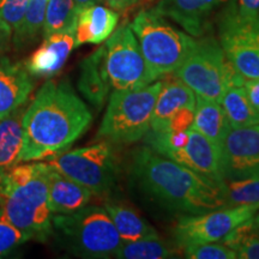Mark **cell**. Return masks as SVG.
I'll use <instances>...</instances> for the list:
<instances>
[{
  "instance_id": "obj_1",
  "label": "cell",
  "mask_w": 259,
  "mask_h": 259,
  "mask_svg": "<svg viewBox=\"0 0 259 259\" xmlns=\"http://www.w3.org/2000/svg\"><path fill=\"white\" fill-rule=\"evenodd\" d=\"M93 121V114L67 80H48L23 114L21 162L50 158L65 151Z\"/></svg>"
},
{
  "instance_id": "obj_2",
  "label": "cell",
  "mask_w": 259,
  "mask_h": 259,
  "mask_svg": "<svg viewBox=\"0 0 259 259\" xmlns=\"http://www.w3.org/2000/svg\"><path fill=\"white\" fill-rule=\"evenodd\" d=\"M130 174L145 196L180 216L225 208L221 187L148 145L132 154Z\"/></svg>"
},
{
  "instance_id": "obj_3",
  "label": "cell",
  "mask_w": 259,
  "mask_h": 259,
  "mask_svg": "<svg viewBox=\"0 0 259 259\" xmlns=\"http://www.w3.org/2000/svg\"><path fill=\"white\" fill-rule=\"evenodd\" d=\"M46 162L16 164L0 176L3 219L29 235L45 241L53 233V212L48 205Z\"/></svg>"
},
{
  "instance_id": "obj_4",
  "label": "cell",
  "mask_w": 259,
  "mask_h": 259,
  "mask_svg": "<svg viewBox=\"0 0 259 259\" xmlns=\"http://www.w3.org/2000/svg\"><path fill=\"white\" fill-rule=\"evenodd\" d=\"M53 233L61 246L82 258L114 257L124 241L103 206H84L52 218Z\"/></svg>"
},
{
  "instance_id": "obj_5",
  "label": "cell",
  "mask_w": 259,
  "mask_h": 259,
  "mask_svg": "<svg viewBox=\"0 0 259 259\" xmlns=\"http://www.w3.org/2000/svg\"><path fill=\"white\" fill-rule=\"evenodd\" d=\"M162 82L137 89L114 90L99 128L100 138L115 145L136 143L147 135Z\"/></svg>"
},
{
  "instance_id": "obj_6",
  "label": "cell",
  "mask_w": 259,
  "mask_h": 259,
  "mask_svg": "<svg viewBox=\"0 0 259 259\" xmlns=\"http://www.w3.org/2000/svg\"><path fill=\"white\" fill-rule=\"evenodd\" d=\"M130 27L137 37L145 61L157 78L176 72L196 44L192 36L178 30L154 10L138 12Z\"/></svg>"
},
{
  "instance_id": "obj_7",
  "label": "cell",
  "mask_w": 259,
  "mask_h": 259,
  "mask_svg": "<svg viewBox=\"0 0 259 259\" xmlns=\"http://www.w3.org/2000/svg\"><path fill=\"white\" fill-rule=\"evenodd\" d=\"M176 74L196 95L218 102L227 89L244 85L246 80L227 59L220 42L211 36L196 40L189 57Z\"/></svg>"
},
{
  "instance_id": "obj_8",
  "label": "cell",
  "mask_w": 259,
  "mask_h": 259,
  "mask_svg": "<svg viewBox=\"0 0 259 259\" xmlns=\"http://www.w3.org/2000/svg\"><path fill=\"white\" fill-rule=\"evenodd\" d=\"M46 163L94 194L108 193L115 186L119 177L118 158L113 144L107 141L63 151L50 157Z\"/></svg>"
},
{
  "instance_id": "obj_9",
  "label": "cell",
  "mask_w": 259,
  "mask_h": 259,
  "mask_svg": "<svg viewBox=\"0 0 259 259\" xmlns=\"http://www.w3.org/2000/svg\"><path fill=\"white\" fill-rule=\"evenodd\" d=\"M103 50V63L112 89H137L157 79L145 61L130 25H121L113 31Z\"/></svg>"
},
{
  "instance_id": "obj_10",
  "label": "cell",
  "mask_w": 259,
  "mask_h": 259,
  "mask_svg": "<svg viewBox=\"0 0 259 259\" xmlns=\"http://www.w3.org/2000/svg\"><path fill=\"white\" fill-rule=\"evenodd\" d=\"M259 210V204L225 206L198 215L180 216L173 235L176 246L181 251L184 246L203 242H218L251 220Z\"/></svg>"
},
{
  "instance_id": "obj_11",
  "label": "cell",
  "mask_w": 259,
  "mask_h": 259,
  "mask_svg": "<svg viewBox=\"0 0 259 259\" xmlns=\"http://www.w3.org/2000/svg\"><path fill=\"white\" fill-rule=\"evenodd\" d=\"M220 45L240 76L245 79L259 78V50L238 14L236 4L229 5L220 18Z\"/></svg>"
},
{
  "instance_id": "obj_12",
  "label": "cell",
  "mask_w": 259,
  "mask_h": 259,
  "mask_svg": "<svg viewBox=\"0 0 259 259\" xmlns=\"http://www.w3.org/2000/svg\"><path fill=\"white\" fill-rule=\"evenodd\" d=\"M220 149L223 181L259 177V124L231 128Z\"/></svg>"
},
{
  "instance_id": "obj_13",
  "label": "cell",
  "mask_w": 259,
  "mask_h": 259,
  "mask_svg": "<svg viewBox=\"0 0 259 259\" xmlns=\"http://www.w3.org/2000/svg\"><path fill=\"white\" fill-rule=\"evenodd\" d=\"M166 157L183 164L222 189L221 149L196 130H189V143L185 148L170 151Z\"/></svg>"
},
{
  "instance_id": "obj_14",
  "label": "cell",
  "mask_w": 259,
  "mask_h": 259,
  "mask_svg": "<svg viewBox=\"0 0 259 259\" xmlns=\"http://www.w3.org/2000/svg\"><path fill=\"white\" fill-rule=\"evenodd\" d=\"M225 2L227 0H160L153 10L176 22L191 36L202 37L211 12Z\"/></svg>"
},
{
  "instance_id": "obj_15",
  "label": "cell",
  "mask_w": 259,
  "mask_h": 259,
  "mask_svg": "<svg viewBox=\"0 0 259 259\" xmlns=\"http://www.w3.org/2000/svg\"><path fill=\"white\" fill-rule=\"evenodd\" d=\"M34 79L24 65L0 57V119L22 108L34 90Z\"/></svg>"
},
{
  "instance_id": "obj_16",
  "label": "cell",
  "mask_w": 259,
  "mask_h": 259,
  "mask_svg": "<svg viewBox=\"0 0 259 259\" xmlns=\"http://www.w3.org/2000/svg\"><path fill=\"white\" fill-rule=\"evenodd\" d=\"M74 48V34L61 32L45 37L44 44L25 61L32 77H51L63 69Z\"/></svg>"
},
{
  "instance_id": "obj_17",
  "label": "cell",
  "mask_w": 259,
  "mask_h": 259,
  "mask_svg": "<svg viewBox=\"0 0 259 259\" xmlns=\"http://www.w3.org/2000/svg\"><path fill=\"white\" fill-rule=\"evenodd\" d=\"M47 191L48 205L53 215L71 213L84 208L88 205L94 194L87 187L50 166L47 169Z\"/></svg>"
},
{
  "instance_id": "obj_18",
  "label": "cell",
  "mask_w": 259,
  "mask_h": 259,
  "mask_svg": "<svg viewBox=\"0 0 259 259\" xmlns=\"http://www.w3.org/2000/svg\"><path fill=\"white\" fill-rule=\"evenodd\" d=\"M118 21V12L102 5L96 4L79 10L74 30V47L106 41L115 30Z\"/></svg>"
},
{
  "instance_id": "obj_19",
  "label": "cell",
  "mask_w": 259,
  "mask_h": 259,
  "mask_svg": "<svg viewBox=\"0 0 259 259\" xmlns=\"http://www.w3.org/2000/svg\"><path fill=\"white\" fill-rule=\"evenodd\" d=\"M194 106H196V94L180 79H171L162 83L149 130L154 132H164L167 122L174 113L183 107L194 108Z\"/></svg>"
},
{
  "instance_id": "obj_20",
  "label": "cell",
  "mask_w": 259,
  "mask_h": 259,
  "mask_svg": "<svg viewBox=\"0 0 259 259\" xmlns=\"http://www.w3.org/2000/svg\"><path fill=\"white\" fill-rule=\"evenodd\" d=\"M103 46L87 57L79 66L78 90L84 99L100 109L105 105L112 89L103 63Z\"/></svg>"
},
{
  "instance_id": "obj_21",
  "label": "cell",
  "mask_w": 259,
  "mask_h": 259,
  "mask_svg": "<svg viewBox=\"0 0 259 259\" xmlns=\"http://www.w3.org/2000/svg\"><path fill=\"white\" fill-rule=\"evenodd\" d=\"M191 128L205 136L212 143L221 147L223 138L231 126L227 120L221 103L196 95L194 119Z\"/></svg>"
},
{
  "instance_id": "obj_22",
  "label": "cell",
  "mask_w": 259,
  "mask_h": 259,
  "mask_svg": "<svg viewBox=\"0 0 259 259\" xmlns=\"http://www.w3.org/2000/svg\"><path fill=\"white\" fill-rule=\"evenodd\" d=\"M23 108L0 119V174L19 163L23 148Z\"/></svg>"
},
{
  "instance_id": "obj_23",
  "label": "cell",
  "mask_w": 259,
  "mask_h": 259,
  "mask_svg": "<svg viewBox=\"0 0 259 259\" xmlns=\"http://www.w3.org/2000/svg\"><path fill=\"white\" fill-rule=\"evenodd\" d=\"M103 208L108 212L116 231L124 242L141 239L157 238L158 233L150 223L145 221L134 209L116 202H106Z\"/></svg>"
},
{
  "instance_id": "obj_24",
  "label": "cell",
  "mask_w": 259,
  "mask_h": 259,
  "mask_svg": "<svg viewBox=\"0 0 259 259\" xmlns=\"http://www.w3.org/2000/svg\"><path fill=\"white\" fill-rule=\"evenodd\" d=\"M220 103L231 128L247 127L259 124V113L248 101L242 85H234L227 89Z\"/></svg>"
},
{
  "instance_id": "obj_25",
  "label": "cell",
  "mask_w": 259,
  "mask_h": 259,
  "mask_svg": "<svg viewBox=\"0 0 259 259\" xmlns=\"http://www.w3.org/2000/svg\"><path fill=\"white\" fill-rule=\"evenodd\" d=\"M79 10L74 0H48L44 22V36L69 32L74 34Z\"/></svg>"
},
{
  "instance_id": "obj_26",
  "label": "cell",
  "mask_w": 259,
  "mask_h": 259,
  "mask_svg": "<svg viewBox=\"0 0 259 259\" xmlns=\"http://www.w3.org/2000/svg\"><path fill=\"white\" fill-rule=\"evenodd\" d=\"M160 236L150 239H141L131 242H124L116 251L114 258L119 259H166L173 258L177 253ZM179 250V248H178Z\"/></svg>"
},
{
  "instance_id": "obj_27",
  "label": "cell",
  "mask_w": 259,
  "mask_h": 259,
  "mask_svg": "<svg viewBox=\"0 0 259 259\" xmlns=\"http://www.w3.org/2000/svg\"><path fill=\"white\" fill-rule=\"evenodd\" d=\"M222 242L240 259H259V223L254 216L235 228Z\"/></svg>"
},
{
  "instance_id": "obj_28",
  "label": "cell",
  "mask_w": 259,
  "mask_h": 259,
  "mask_svg": "<svg viewBox=\"0 0 259 259\" xmlns=\"http://www.w3.org/2000/svg\"><path fill=\"white\" fill-rule=\"evenodd\" d=\"M48 0H28L27 11L19 28L14 32V42L19 48L36 40L44 29L45 14Z\"/></svg>"
},
{
  "instance_id": "obj_29",
  "label": "cell",
  "mask_w": 259,
  "mask_h": 259,
  "mask_svg": "<svg viewBox=\"0 0 259 259\" xmlns=\"http://www.w3.org/2000/svg\"><path fill=\"white\" fill-rule=\"evenodd\" d=\"M222 193L225 206L259 204V177L225 180Z\"/></svg>"
},
{
  "instance_id": "obj_30",
  "label": "cell",
  "mask_w": 259,
  "mask_h": 259,
  "mask_svg": "<svg viewBox=\"0 0 259 259\" xmlns=\"http://www.w3.org/2000/svg\"><path fill=\"white\" fill-rule=\"evenodd\" d=\"M184 255L190 259H236L234 250L218 242H203V244H190L181 248Z\"/></svg>"
},
{
  "instance_id": "obj_31",
  "label": "cell",
  "mask_w": 259,
  "mask_h": 259,
  "mask_svg": "<svg viewBox=\"0 0 259 259\" xmlns=\"http://www.w3.org/2000/svg\"><path fill=\"white\" fill-rule=\"evenodd\" d=\"M28 240H30L28 234L19 231L3 218L0 219V258L10 254Z\"/></svg>"
},
{
  "instance_id": "obj_32",
  "label": "cell",
  "mask_w": 259,
  "mask_h": 259,
  "mask_svg": "<svg viewBox=\"0 0 259 259\" xmlns=\"http://www.w3.org/2000/svg\"><path fill=\"white\" fill-rule=\"evenodd\" d=\"M28 0H0V21H3L14 32L23 21L27 11Z\"/></svg>"
},
{
  "instance_id": "obj_33",
  "label": "cell",
  "mask_w": 259,
  "mask_h": 259,
  "mask_svg": "<svg viewBox=\"0 0 259 259\" xmlns=\"http://www.w3.org/2000/svg\"><path fill=\"white\" fill-rule=\"evenodd\" d=\"M194 119V108L183 107L174 113L168 120L166 131H187L191 128ZM164 131V132H166Z\"/></svg>"
},
{
  "instance_id": "obj_34",
  "label": "cell",
  "mask_w": 259,
  "mask_h": 259,
  "mask_svg": "<svg viewBox=\"0 0 259 259\" xmlns=\"http://www.w3.org/2000/svg\"><path fill=\"white\" fill-rule=\"evenodd\" d=\"M236 9L241 18H255L259 16V0H239Z\"/></svg>"
},
{
  "instance_id": "obj_35",
  "label": "cell",
  "mask_w": 259,
  "mask_h": 259,
  "mask_svg": "<svg viewBox=\"0 0 259 259\" xmlns=\"http://www.w3.org/2000/svg\"><path fill=\"white\" fill-rule=\"evenodd\" d=\"M242 87H244L248 101L259 113V78L246 79Z\"/></svg>"
},
{
  "instance_id": "obj_36",
  "label": "cell",
  "mask_w": 259,
  "mask_h": 259,
  "mask_svg": "<svg viewBox=\"0 0 259 259\" xmlns=\"http://www.w3.org/2000/svg\"><path fill=\"white\" fill-rule=\"evenodd\" d=\"M12 34H14L12 28L9 27L3 21H0V56L9 50Z\"/></svg>"
},
{
  "instance_id": "obj_37",
  "label": "cell",
  "mask_w": 259,
  "mask_h": 259,
  "mask_svg": "<svg viewBox=\"0 0 259 259\" xmlns=\"http://www.w3.org/2000/svg\"><path fill=\"white\" fill-rule=\"evenodd\" d=\"M244 21L246 22V25H247L248 34H250L251 38L253 40L254 45L259 50V16L252 19H244Z\"/></svg>"
},
{
  "instance_id": "obj_38",
  "label": "cell",
  "mask_w": 259,
  "mask_h": 259,
  "mask_svg": "<svg viewBox=\"0 0 259 259\" xmlns=\"http://www.w3.org/2000/svg\"><path fill=\"white\" fill-rule=\"evenodd\" d=\"M101 2H105L109 8L115 10V11H122V10L136 5L139 0H101Z\"/></svg>"
},
{
  "instance_id": "obj_39",
  "label": "cell",
  "mask_w": 259,
  "mask_h": 259,
  "mask_svg": "<svg viewBox=\"0 0 259 259\" xmlns=\"http://www.w3.org/2000/svg\"><path fill=\"white\" fill-rule=\"evenodd\" d=\"M100 2H101V0H74V3H76V5H77V8H78V10H82L84 8H89V6L96 5V4H99Z\"/></svg>"
},
{
  "instance_id": "obj_40",
  "label": "cell",
  "mask_w": 259,
  "mask_h": 259,
  "mask_svg": "<svg viewBox=\"0 0 259 259\" xmlns=\"http://www.w3.org/2000/svg\"><path fill=\"white\" fill-rule=\"evenodd\" d=\"M254 220H255V221H257V222L259 223V210H258V212L255 213V215H254Z\"/></svg>"
},
{
  "instance_id": "obj_41",
  "label": "cell",
  "mask_w": 259,
  "mask_h": 259,
  "mask_svg": "<svg viewBox=\"0 0 259 259\" xmlns=\"http://www.w3.org/2000/svg\"><path fill=\"white\" fill-rule=\"evenodd\" d=\"M3 218V205H2V203H0V219Z\"/></svg>"
},
{
  "instance_id": "obj_42",
  "label": "cell",
  "mask_w": 259,
  "mask_h": 259,
  "mask_svg": "<svg viewBox=\"0 0 259 259\" xmlns=\"http://www.w3.org/2000/svg\"><path fill=\"white\" fill-rule=\"evenodd\" d=\"M0 176H2V174H0Z\"/></svg>"
}]
</instances>
